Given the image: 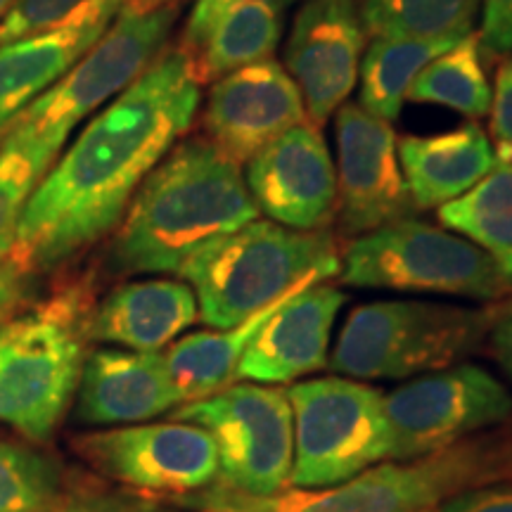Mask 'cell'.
Masks as SVG:
<instances>
[{
  "label": "cell",
  "mask_w": 512,
  "mask_h": 512,
  "mask_svg": "<svg viewBox=\"0 0 512 512\" xmlns=\"http://www.w3.org/2000/svg\"><path fill=\"white\" fill-rule=\"evenodd\" d=\"M53 164L55 159L38 145L10 136L0 145V268L15 254L19 221L31 192Z\"/></svg>",
  "instance_id": "29"
},
{
  "label": "cell",
  "mask_w": 512,
  "mask_h": 512,
  "mask_svg": "<svg viewBox=\"0 0 512 512\" xmlns=\"http://www.w3.org/2000/svg\"><path fill=\"white\" fill-rule=\"evenodd\" d=\"M344 302V292L325 280L285 299L249 342L235 380L285 384L328 366L332 328Z\"/></svg>",
  "instance_id": "17"
},
{
  "label": "cell",
  "mask_w": 512,
  "mask_h": 512,
  "mask_svg": "<svg viewBox=\"0 0 512 512\" xmlns=\"http://www.w3.org/2000/svg\"><path fill=\"white\" fill-rule=\"evenodd\" d=\"M176 420L202 427L219 451V477L230 494L271 498L290 484L294 458L292 406L285 389L266 384H228L190 401Z\"/></svg>",
  "instance_id": "10"
},
{
  "label": "cell",
  "mask_w": 512,
  "mask_h": 512,
  "mask_svg": "<svg viewBox=\"0 0 512 512\" xmlns=\"http://www.w3.org/2000/svg\"><path fill=\"white\" fill-rule=\"evenodd\" d=\"M200 100L192 55L164 48L31 192L10 264L55 268L117 228L140 183L192 126Z\"/></svg>",
  "instance_id": "1"
},
{
  "label": "cell",
  "mask_w": 512,
  "mask_h": 512,
  "mask_svg": "<svg viewBox=\"0 0 512 512\" xmlns=\"http://www.w3.org/2000/svg\"><path fill=\"white\" fill-rule=\"evenodd\" d=\"M448 230L475 242L512 285V166L496 164L475 188L439 209Z\"/></svg>",
  "instance_id": "25"
},
{
  "label": "cell",
  "mask_w": 512,
  "mask_h": 512,
  "mask_svg": "<svg viewBox=\"0 0 512 512\" xmlns=\"http://www.w3.org/2000/svg\"><path fill=\"white\" fill-rule=\"evenodd\" d=\"M489 117V140L498 164L512 166V57L498 67Z\"/></svg>",
  "instance_id": "31"
},
{
  "label": "cell",
  "mask_w": 512,
  "mask_h": 512,
  "mask_svg": "<svg viewBox=\"0 0 512 512\" xmlns=\"http://www.w3.org/2000/svg\"><path fill=\"white\" fill-rule=\"evenodd\" d=\"M15 5V0H0V22H3V17L8 15V10Z\"/></svg>",
  "instance_id": "38"
},
{
  "label": "cell",
  "mask_w": 512,
  "mask_h": 512,
  "mask_svg": "<svg viewBox=\"0 0 512 512\" xmlns=\"http://www.w3.org/2000/svg\"><path fill=\"white\" fill-rule=\"evenodd\" d=\"M285 299L268 306L266 311L256 313V316L245 320L242 325H235V328L228 330L195 332V335L183 337L181 342H176L174 347L166 351V370H169L171 382L176 384L178 394H181V401L190 403L204 399V396H211L221 392L223 387H228L230 380H235V370H238V363L249 347V342L264 325V320Z\"/></svg>",
  "instance_id": "22"
},
{
  "label": "cell",
  "mask_w": 512,
  "mask_h": 512,
  "mask_svg": "<svg viewBox=\"0 0 512 512\" xmlns=\"http://www.w3.org/2000/svg\"><path fill=\"white\" fill-rule=\"evenodd\" d=\"M278 3H280V5H285V3H294V0H278Z\"/></svg>",
  "instance_id": "39"
},
{
  "label": "cell",
  "mask_w": 512,
  "mask_h": 512,
  "mask_svg": "<svg viewBox=\"0 0 512 512\" xmlns=\"http://www.w3.org/2000/svg\"><path fill=\"white\" fill-rule=\"evenodd\" d=\"M399 162L415 209H441L496 169L486 131L475 121L434 136H403Z\"/></svg>",
  "instance_id": "21"
},
{
  "label": "cell",
  "mask_w": 512,
  "mask_h": 512,
  "mask_svg": "<svg viewBox=\"0 0 512 512\" xmlns=\"http://www.w3.org/2000/svg\"><path fill=\"white\" fill-rule=\"evenodd\" d=\"M337 209L351 238L408 219L413 200L399 162V140L384 121L358 102L337 110Z\"/></svg>",
  "instance_id": "13"
},
{
  "label": "cell",
  "mask_w": 512,
  "mask_h": 512,
  "mask_svg": "<svg viewBox=\"0 0 512 512\" xmlns=\"http://www.w3.org/2000/svg\"><path fill=\"white\" fill-rule=\"evenodd\" d=\"M119 10V0H15L0 22V46L67 27L100 12L117 15Z\"/></svg>",
  "instance_id": "30"
},
{
  "label": "cell",
  "mask_w": 512,
  "mask_h": 512,
  "mask_svg": "<svg viewBox=\"0 0 512 512\" xmlns=\"http://www.w3.org/2000/svg\"><path fill=\"white\" fill-rule=\"evenodd\" d=\"M408 98L448 107L470 119L486 117L491 110V86L479 34L472 31L434 57L415 79Z\"/></svg>",
  "instance_id": "26"
},
{
  "label": "cell",
  "mask_w": 512,
  "mask_h": 512,
  "mask_svg": "<svg viewBox=\"0 0 512 512\" xmlns=\"http://www.w3.org/2000/svg\"><path fill=\"white\" fill-rule=\"evenodd\" d=\"M247 188L268 219L323 230L337 209V171L316 124L290 128L247 162Z\"/></svg>",
  "instance_id": "15"
},
{
  "label": "cell",
  "mask_w": 512,
  "mask_h": 512,
  "mask_svg": "<svg viewBox=\"0 0 512 512\" xmlns=\"http://www.w3.org/2000/svg\"><path fill=\"white\" fill-rule=\"evenodd\" d=\"M337 271V240L325 228L256 219L200 249L178 275L195 292L204 323L228 330Z\"/></svg>",
  "instance_id": "3"
},
{
  "label": "cell",
  "mask_w": 512,
  "mask_h": 512,
  "mask_svg": "<svg viewBox=\"0 0 512 512\" xmlns=\"http://www.w3.org/2000/svg\"><path fill=\"white\" fill-rule=\"evenodd\" d=\"M366 27L356 0H306L292 24L285 69L318 128L354 91L366 50Z\"/></svg>",
  "instance_id": "14"
},
{
  "label": "cell",
  "mask_w": 512,
  "mask_h": 512,
  "mask_svg": "<svg viewBox=\"0 0 512 512\" xmlns=\"http://www.w3.org/2000/svg\"><path fill=\"white\" fill-rule=\"evenodd\" d=\"M200 316L190 285L169 278L117 287L88 318V337L131 351H159Z\"/></svg>",
  "instance_id": "19"
},
{
  "label": "cell",
  "mask_w": 512,
  "mask_h": 512,
  "mask_svg": "<svg viewBox=\"0 0 512 512\" xmlns=\"http://www.w3.org/2000/svg\"><path fill=\"white\" fill-rule=\"evenodd\" d=\"M342 283L363 290L441 294L498 302L512 285L489 254L463 235L408 219L358 235L342 264Z\"/></svg>",
  "instance_id": "8"
},
{
  "label": "cell",
  "mask_w": 512,
  "mask_h": 512,
  "mask_svg": "<svg viewBox=\"0 0 512 512\" xmlns=\"http://www.w3.org/2000/svg\"><path fill=\"white\" fill-rule=\"evenodd\" d=\"M292 406V489H325L392 458L384 394L351 377H318L285 389Z\"/></svg>",
  "instance_id": "9"
},
{
  "label": "cell",
  "mask_w": 512,
  "mask_h": 512,
  "mask_svg": "<svg viewBox=\"0 0 512 512\" xmlns=\"http://www.w3.org/2000/svg\"><path fill=\"white\" fill-rule=\"evenodd\" d=\"M114 17L117 15L100 12L67 27L0 46V145L19 114L86 55Z\"/></svg>",
  "instance_id": "20"
},
{
  "label": "cell",
  "mask_w": 512,
  "mask_h": 512,
  "mask_svg": "<svg viewBox=\"0 0 512 512\" xmlns=\"http://www.w3.org/2000/svg\"><path fill=\"white\" fill-rule=\"evenodd\" d=\"M240 164L209 138L166 152L121 216L110 266L126 275L181 273L211 242L259 219Z\"/></svg>",
  "instance_id": "2"
},
{
  "label": "cell",
  "mask_w": 512,
  "mask_h": 512,
  "mask_svg": "<svg viewBox=\"0 0 512 512\" xmlns=\"http://www.w3.org/2000/svg\"><path fill=\"white\" fill-rule=\"evenodd\" d=\"M74 451L95 472L138 494L183 496L219 479L211 434L183 420L83 434Z\"/></svg>",
  "instance_id": "12"
},
{
  "label": "cell",
  "mask_w": 512,
  "mask_h": 512,
  "mask_svg": "<svg viewBox=\"0 0 512 512\" xmlns=\"http://www.w3.org/2000/svg\"><path fill=\"white\" fill-rule=\"evenodd\" d=\"M479 41L486 53L512 57V0H482Z\"/></svg>",
  "instance_id": "33"
},
{
  "label": "cell",
  "mask_w": 512,
  "mask_h": 512,
  "mask_svg": "<svg viewBox=\"0 0 512 512\" xmlns=\"http://www.w3.org/2000/svg\"><path fill=\"white\" fill-rule=\"evenodd\" d=\"M235 3H240V0H197V5L192 8L188 24H185V31H183L181 48L185 53L195 55L197 50L204 46V41H207V36L211 34V29H214V24L219 22V17L228 8H233Z\"/></svg>",
  "instance_id": "34"
},
{
  "label": "cell",
  "mask_w": 512,
  "mask_h": 512,
  "mask_svg": "<svg viewBox=\"0 0 512 512\" xmlns=\"http://www.w3.org/2000/svg\"><path fill=\"white\" fill-rule=\"evenodd\" d=\"M460 41V38H458ZM453 38H373L361 60V102L375 117L392 121L399 117L411 86L434 57L453 46Z\"/></svg>",
  "instance_id": "24"
},
{
  "label": "cell",
  "mask_w": 512,
  "mask_h": 512,
  "mask_svg": "<svg viewBox=\"0 0 512 512\" xmlns=\"http://www.w3.org/2000/svg\"><path fill=\"white\" fill-rule=\"evenodd\" d=\"M512 479V439L486 434L430 456L377 463L325 489H292L271 498L223 491L221 512H427L446 498Z\"/></svg>",
  "instance_id": "4"
},
{
  "label": "cell",
  "mask_w": 512,
  "mask_h": 512,
  "mask_svg": "<svg viewBox=\"0 0 512 512\" xmlns=\"http://www.w3.org/2000/svg\"><path fill=\"white\" fill-rule=\"evenodd\" d=\"M76 418L91 427L133 425L169 413L181 401L159 351L95 349L83 358Z\"/></svg>",
  "instance_id": "18"
},
{
  "label": "cell",
  "mask_w": 512,
  "mask_h": 512,
  "mask_svg": "<svg viewBox=\"0 0 512 512\" xmlns=\"http://www.w3.org/2000/svg\"><path fill=\"white\" fill-rule=\"evenodd\" d=\"M207 512H221V510H207Z\"/></svg>",
  "instance_id": "40"
},
{
  "label": "cell",
  "mask_w": 512,
  "mask_h": 512,
  "mask_svg": "<svg viewBox=\"0 0 512 512\" xmlns=\"http://www.w3.org/2000/svg\"><path fill=\"white\" fill-rule=\"evenodd\" d=\"M482 0H361L373 38H463L472 34Z\"/></svg>",
  "instance_id": "28"
},
{
  "label": "cell",
  "mask_w": 512,
  "mask_h": 512,
  "mask_svg": "<svg viewBox=\"0 0 512 512\" xmlns=\"http://www.w3.org/2000/svg\"><path fill=\"white\" fill-rule=\"evenodd\" d=\"M178 0H119L121 8H131V10H157V8H166V5H176Z\"/></svg>",
  "instance_id": "37"
},
{
  "label": "cell",
  "mask_w": 512,
  "mask_h": 512,
  "mask_svg": "<svg viewBox=\"0 0 512 512\" xmlns=\"http://www.w3.org/2000/svg\"><path fill=\"white\" fill-rule=\"evenodd\" d=\"M392 458L430 456L512 420V392L477 363L411 377L384 394Z\"/></svg>",
  "instance_id": "11"
},
{
  "label": "cell",
  "mask_w": 512,
  "mask_h": 512,
  "mask_svg": "<svg viewBox=\"0 0 512 512\" xmlns=\"http://www.w3.org/2000/svg\"><path fill=\"white\" fill-rule=\"evenodd\" d=\"M24 294V271L15 264L0 268V320H5L15 311Z\"/></svg>",
  "instance_id": "36"
},
{
  "label": "cell",
  "mask_w": 512,
  "mask_h": 512,
  "mask_svg": "<svg viewBox=\"0 0 512 512\" xmlns=\"http://www.w3.org/2000/svg\"><path fill=\"white\" fill-rule=\"evenodd\" d=\"M283 34L278 0H240L214 24L204 46L192 55L200 81H216L247 64L268 60Z\"/></svg>",
  "instance_id": "23"
},
{
  "label": "cell",
  "mask_w": 512,
  "mask_h": 512,
  "mask_svg": "<svg viewBox=\"0 0 512 512\" xmlns=\"http://www.w3.org/2000/svg\"><path fill=\"white\" fill-rule=\"evenodd\" d=\"M79 292L0 325V422L31 441L53 437L72 403L88 337Z\"/></svg>",
  "instance_id": "6"
},
{
  "label": "cell",
  "mask_w": 512,
  "mask_h": 512,
  "mask_svg": "<svg viewBox=\"0 0 512 512\" xmlns=\"http://www.w3.org/2000/svg\"><path fill=\"white\" fill-rule=\"evenodd\" d=\"M202 121L204 138L242 166L309 114L287 69L268 57L216 79Z\"/></svg>",
  "instance_id": "16"
},
{
  "label": "cell",
  "mask_w": 512,
  "mask_h": 512,
  "mask_svg": "<svg viewBox=\"0 0 512 512\" xmlns=\"http://www.w3.org/2000/svg\"><path fill=\"white\" fill-rule=\"evenodd\" d=\"M486 339H489L496 361L501 363V368L512 380V302L491 309V323Z\"/></svg>",
  "instance_id": "35"
},
{
  "label": "cell",
  "mask_w": 512,
  "mask_h": 512,
  "mask_svg": "<svg viewBox=\"0 0 512 512\" xmlns=\"http://www.w3.org/2000/svg\"><path fill=\"white\" fill-rule=\"evenodd\" d=\"M491 309L382 299L356 306L339 332L330 368L351 380H411L456 366L482 347Z\"/></svg>",
  "instance_id": "5"
},
{
  "label": "cell",
  "mask_w": 512,
  "mask_h": 512,
  "mask_svg": "<svg viewBox=\"0 0 512 512\" xmlns=\"http://www.w3.org/2000/svg\"><path fill=\"white\" fill-rule=\"evenodd\" d=\"M0 512H79L57 460L0 439Z\"/></svg>",
  "instance_id": "27"
},
{
  "label": "cell",
  "mask_w": 512,
  "mask_h": 512,
  "mask_svg": "<svg viewBox=\"0 0 512 512\" xmlns=\"http://www.w3.org/2000/svg\"><path fill=\"white\" fill-rule=\"evenodd\" d=\"M427 512H512V479L472 486Z\"/></svg>",
  "instance_id": "32"
},
{
  "label": "cell",
  "mask_w": 512,
  "mask_h": 512,
  "mask_svg": "<svg viewBox=\"0 0 512 512\" xmlns=\"http://www.w3.org/2000/svg\"><path fill=\"white\" fill-rule=\"evenodd\" d=\"M176 19L178 5L145 12L121 8L86 55L19 114L8 136L57 159L83 119L110 105L157 60Z\"/></svg>",
  "instance_id": "7"
}]
</instances>
